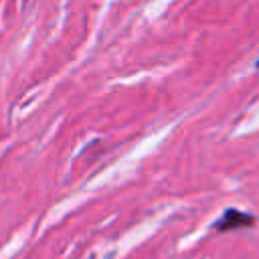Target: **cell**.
I'll use <instances>...</instances> for the list:
<instances>
[{"instance_id": "6da1fadb", "label": "cell", "mask_w": 259, "mask_h": 259, "mask_svg": "<svg viewBox=\"0 0 259 259\" xmlns=\"http://www.w3.org/2000/svg\"><path fill=\"white\" fill-rule=\"evenodd\" d=\"M253 225H255V217L253 214L237 210V208H227L221 214V219L212 225V229L219 231V233H229V231L243 229V227H253Z\"/></svg>"}, {"instance_id": "7a4b0ae2", "label": "cell", "mask_w": 259, "mask_h": 259, "mask_svg": "<svg viewBox=\"0 0 259 259\" xmlns=\"http://www.w3.org/2000/svg\"><path fill=\"white\" fill-rule=\"evenodd\" d=\"M257 67H259V61H257Z\"/></svg>"}]
</instances>
